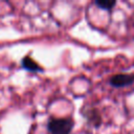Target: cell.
<instances>
[{"label": "cell", "instance_id": "cell-5", "mask_svg": "<svg viewBox=\"0 0 134 134\" xmlns=\"http://www.w3.org/2000/svg\"><path fill=\"white\" fill-rule=\"evenodd\" d=\"M116 4V1H95V5H97L99 8L102 9H106V10H111L114 5Z\"/></svg>", "mask_w": 134, "mask_h": 134}, {"label": "cell", "instance_id": "cell-1", "mask_svg": "<svg viewBox=\"0 0 134 134\" xmlns=\"http://www.w3.org/2000/svg\"><path fill=\"white\" fill-rule=\"evenodd\" d=\"M73 120L66 118H51L48 121L47 129L50 134H70L73 129Z\"/></svg>", "mask_w": 134, "mask_h": 134}, {"label": "cell", "instance_id": "cell-2", "mask_svg": "<svg viewBox=\"0 0 134 134\" xmlns=\"http://www.w3.org/2000/svg\"><path fill=\"white\" fill-rule=\"evenodd\" d=\"M133 83H134V74H126V73L115 74V75L111 76L109 80V84L115 88L130 86Z\"/></svg>", "mask_w": 134, "mask_h": 134}, {"label": "cell", "instance_id": "cell-3", "mask_svg": "<svg viewBox=\"0 0 134 134\" xmlns=\"http://www.w3.org/2000/svg\"><path fill=\"white\" fill-rule=\"evenodd\" d=\"M22 67L25 68L28 71H32V72H37V71H42L43 69L41 68V66H39L32 59H30L29 57H24L22 59Z\"/></svg>", "mask_w": 134, "mask_h": 134}, {"label": "cell", "instance_id": "cell-4", "mask_svg": "<svg viewBox=\"0 0 134 134\" xmlns=\"http://www.w3.org/2000/svg\"><path fill=\"white\" fill-rule=\"evenodd\" d=\"M85 116L89 120V122L92 124L94 127H98L102 124L100 115L98 114V112L95 109H90L87 112H85Z\"/></svg>", "mask_w": 134, "mask_h": 134}]
</instances>
